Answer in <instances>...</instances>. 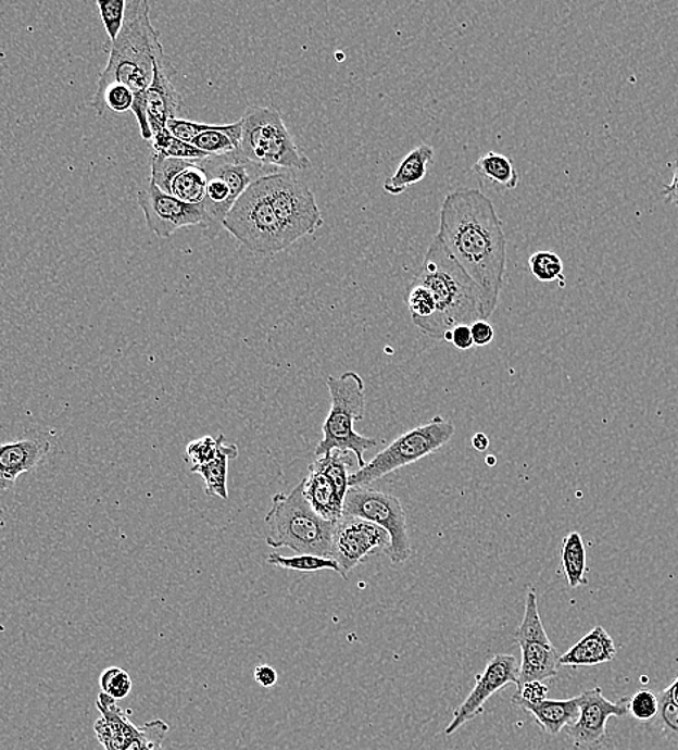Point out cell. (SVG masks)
<instances>
[{
	"instance_id": "44dd1931",
	"label": "cell",
	"mask_w": 678,
	"mask_h": 750,
	"mask_svg": "<svg viewBox=\"0 0 678 750\" xmlns=\"http://www.w3.org/2000/svg\"><path fill=\"white\" fill-rule=\"evenodd\" d=\"M435 150L429 145L422 143L412 150L400 163L394 174L386 179L385 191L390 196H402L409 187L419 184L425 179L427 166L434 161Z\"/></svg>"
},
{
	"instance_id": "9a60e30c",
	"label": "cell",
	"mask_w": 678,
	"mask_h": 750,
	"mask_svg": "<svg viewBox=\"0 0 678 750\" xmlns=\"http://www.w3.org/2000/svg\"><path fill=\"white\" fill-rule=\"evenodd\" d=\"M625 716L627 700L612 703L603 697L601 687H594L579 696V717L566 727L567 738L578 748L599 747L606 738L607 721Z\"/></svg>"
},
{
	"instance_id": "d4e9b609",
	"label": "cell",
	"mask_w": 678,
	"mask_h": 750,
	"mask_svg": "<svg viewBox=\"0 0 678 750\" xmlns=\"http://www.w3.org/2000/svg\"><path fill=\"white\" fill-rule=\"evenodd\" d=\"M240 142L241 122L239 121L233 125H213L210 130L202 132L200 136H197L191 145L209 157H223V154L239 152Z\"/></svg>"
},
{
	"instance_id": "f1b7e54d",
	"label": "cell",
	"mask_w": 678,
	"mask_h": 750,
	"mask_svg": "<svg viewBox=\"0 0 678 750\" xmlns=\"http://www.w3.org/2000/svg\"><path fill=\"white\" fill-rule=\"evenodd\" d=\"M151 142L153 154H158V157L188 159V161H201V159L209 158V154L201 152L200 149L192 147L191 143L183 142V140L175 138L168 129L153 135Z\"/></svg>"
},
{
	"instance_id": "8d00e7d4",
	"label": "cell",
	"mask_w": 678,
	"mask_h": 750,
	"mask_svg": "<svg viewBox=\"0 0 678 750\" xmlns=\"http://www.w3.org/2000/svg\"><path fill=\"white\" fill-rule=\"evenodd\" d=\"M549 687L543 682H528L517 687V692L513 697V704L526 709L528 705L541 703L548 700Z\"/></svg>"
},
{
	"instance_id": "7dc6e473",
	"label": "cell",
	"mask_w": 678,
	"mask_h": 750,
	"mask_svg": "<svg viewBox=\"0 0 678 750\" xmlns=\"http://www.w3.org/2000/svg\"><path fill=\"white\" fill-rule=\"evenodd\" d=\"M486 462L488 466H495L497 459L495 457H487Z\"/></svg>"
},
{
	"instance_id": "d590c367",
	"label": "cell",
	"mask_w": 678,
	"mask_h": 750,
	"mask_svg": "<svg viewBox=\"0 0 678 750\" xmlns=\"http://www.w3.org/2000/svg\"><path fill=\"white\" fill-rule=\"evenodd\" d=\"M660 710L657 722L668 738L678 739V704L673 701L668 688L658 696Z\"/></svg>"
},
{
	"instance_id": "3957f363",
	"label": "cell",
	"mask_w": 678,
	"mask_h": 750,
	"mask_svg": "<svg viewBox=\"0 0 678 750\" xmlns=\"http://www.w3.org/2000/svg\"><path fill=\"white\" fill-rule=\"evenodd\" d=\"M415 282L425 286L435 302V315L422 334L442 341L443 334L460 325L486 321L481 289L449 254L438 234L431 238Z\"/></svg>"
},
{
	"instance_id": "ee69618b",
	"label": "cell",
	"mask_w": 678,
	"mask_h": 750,
	"mask_svg": "<svg viewBox=\"0 0 678 750\" xmlns=\"http://www.w3.org/2000/svg\"><path fill=\"white\" fill-rule=\"evenodd\" d=\"M473 447L475 450H478V452H486V450L490 448V439H488L486 434L474 435Z\"/></svg>"
},
{
	"instance_id": "60d3db41",
	"label": "cell",
	"mask_w": 678,
	"mask_h": 750,
	"mask_svg": "<svg viewBox=\"0 0 678 750\" xmlns=\"http://www.w3.org/2000/svg\"><path fill=\"white\" fill-rule=\"evenodd\" d=\"M452 343L457 350L466 351L474 347L473 334H470V326L460 325L452 329Z\"/></svg>"
},
{
	"instance_id": "e0dca14e",
	"label": "cell",
	"mask_w": 678,
	"mask_h": 750,
	"mask_svg": "<svg viewBox=\"0 0 678 750\" xmlns=\"http://www.w3.org/2000/svg\"><path fill=\"white\" fill-rule=\"evenodd\" d=\"M166 57H161L155 63V75L147 92V116L149 127L153 135L166 129V123L171 118H178L180 104L179 92L172 84L168 70H166Z\"/></svg>"
},
{
	"instance_id": "8992f818",
	"label": "cell",
	"mask_w": 678,
	"mask_h": 750,
	"mask_svg": "<svg viewBox=\"0 0 678 750\" xmlns=\"http://www.w3.org/2000/svg\"><path fill=\"white\" fill-rule=\"evenodd\" d=\"M241 122L240 154L255 165L307 170L311 161L299 150L279 110L250 105Z\"/></svg>"
},
{
	"instance_id": "8fae6325",
	"label": "cell",
	"mask_w": 678,
	"mask_h": 750,
	"mask_svg": "<svg viewBox=\"0 0 678 750\" xmlns=\"http://www.w3.org/2000/svg\"><path fill=\"white\" fill-rule=\"evenodd\" d=\"M350 454L336 450L316 459L302 479L303 497L327 522L338 523L342 518L343 501L350 489Z\"/></svg>"
},
{
	"instance_id": "277c9868",
	"label": "cell",
	"mask_w": 678,
	"mask_h": 750,
	"mask_svg": "<svg viewBox=\"0 0 678 750\" xmlns=\"http://www.w3.org/2000/svg\"><path fill=\"white\" fill-rule=\"evenodd\" d=\"M264 523L268 527L266 542L272 549H290L298 554L334 559V534L337 523L316 514L303 497V484L292 492H277L272 498Z\"/></svg>"
},
{
	"instance_id": "484cf974",
	"label": "cell",
	"mask_w": 678,
	"mask_h": 750,
	"mask_svg": "<svg viewBox=\"0 0 678 750\" xmlns=\"http://www.w3.org/2000/svg\"><path fill=\"white\" fill-rule=\"evenodd\" d=\"M206 183L209 179L198 161H189L172 179L168 196L187 204L200 205L205 198Z\"/></svg>"
},
{
	"instance_id": "ffe728a7",
	"label": "cell",
	"mask_w": 678,
	"mask_h": 750,
	"mask_svg": "<svg viewBox=\"0 0 678 750\" xmlns=\"http://www.w3.org/2000/svg\"><path fill=\"white\" fill-rule=\"evenodd\" d=\"M522 663L518 670V686L528 682H544L556 677L561 667V655L553 643L519 642Z\"/></svg>"
},
{
	"instance_id": "cb8c5ba5",
	"label": "cell",
	"mask_w": 678,
	"mask_h": 750,
	"mask_svg": "<svg viewBox=\"0 0 678 750\" xmlns=\"http://www.w3.org/2000/svg\"><path fill=\"white\" fill-rule=\"evenodd\" d=\"M561 562L567 585H569L572 589L588 585L587 549H585V541L580 533L572 532L563 538Z\"/></svg>"
},
{
	"instance_id": "bcb514c9",
	"label": "cell",
	"mask_w": 678,
	"mask_h": 750,
	"mask_svg": "<svg viewBox=\"0 0 678 750\" xmlns=\"http://www.w3.org/2000/svg\"><path fill=\"white\" fill-rule=\"evenodd\" d=\"M452 330H447V333L443 334V341L452 342Z\"/></svg>"
},
{
	"instance_id": "9c48e42d",
	"label": "cell",
	"mask_w": 678,
	"mask_h": 750,
	"mask_svg": "<svg viewBox=\"0 0 678 750\" xmlns=\"http://www.w3.org/2000/svg\"><path fill=\"white\" fill-rule=\"evenodd\" d=\"M262 180L288 246L323 227L324 218L314 192L297 175L276 172L262 176Z\"/></svg>"
},
{
	"instance_id": "30bf717a",
	"label": "cell",
	"mask_w": 678,
	"mask_h": 750,
	"mask_svg": "<svg viewBox=\"0 0 678 750\" xmlns=\"http://www.w3.org/2000/svg\"><path fill=\"white\" fill-rule=\"evenodd\" d=\"M342 515L367 520L385 528L391 538L390 549L386 553L391 563L402 564L411 559L406 513L398 497L368 487H350L343 501Z\"/></svg>"
},
{
	"instance_id": "2e32d148",
	"label": "cell",
	"mask_w": 678,
	"mask_h": 750,
	"mask_svg": "<svg viewBox=\"0 0 678 750\" xmlns=\"http://www.w3.org/2000/svg\"><path fill=\"white\" fill-rule=\"evenodd\" d=\"M50 449L47 439H20L0 445V489H12L21 475L37 470Z\"/></svg>"
},
{
	"instance_id": "7c38bea8",
	"label": "cell",
	"mask_w": 678,
	"mask_h": 750,
	"mask_svg": "<svg viewBox=\"0 0 678 750\" xmlns=\"http://www.w3.org/2000/svg\"><path fill=\"white\" fill-rule=\"evenodd\" d=\"M390 545V534L380 525L342 515L334 534L332 558L338 563L339 575L348 579L350 572L367 555L387 553Z\"/></svg>"
},
{
	"instance_id": "74e56055",
	"label": "cell",
	"mask_w": 678,
	"mask_h": 750,
	"mask_svg": "<svg viewBox=\"0 0 678 750\" xmlns=\"http://www.w3.org/2000/svg\"><path fill=\"white\" fill-rule=\"evenodd\" d=\"M213 125H205V123H197L189 121H180V118H171L166 123V129L171 132L175 138L183 140V142L191 143L197 136L202 132L210 130Z\"/></svg>"
},
{
	"instance_id": "f35d334b",
	"label": "cell",
	"mask_w": 678,
	"mask_h": 750,
	"mask_svg": "<svg viewBox=\"0 0 678 750\" xmlns=\"http://www.w3.org/2000/svg\"><path fill=\"white\" fill-rule=\"evenodd\" d=\"M142 730L145 736L142 750H164L162 743H164L170 730V726L164 721L155 718V721L147 722L142 726Z\"/></svg>"
},
{
	"instance_id": "ac0fdd59",
	"label": "cell",
	"mask_w": 678,
	"mask_h": 750,
	"mask_svg": "<svg viewBox=\"0 0 678 750\" xmlns=\"http://www.w3.org/2000/svg\"><path fill=\"white\" fill-rule=\"evenodd\" d=\"M97 709L101 716L95 723V734L104 750H123L139 735L140 727L129 721L113 697L101 691Z\"/></svg>"
},
{
	"instance_id": "d6a6232c",
	"label": "cell",
	"mask_w": 678,
	"mask_h": 750,
	"mask_svg": "<svg viewBox=\"0 0 678 750\" xmlns=\"http://www.w3.org/2000/svg\"><path fill=\"white\" fill-rule=\"evenodd\" d=\"M628 714L640 722L654 721L658 716L660 699L654 691L640 690L627 701Z\"/></svg>"
},
{
	"instance_id": "5b68a950",
	"label": "cell",
	"mask_w": 678,
	"mask_h": 750,
	"mask_svg": "<svg viewBox=\"0 0 678 750\" xmlns=\"http://www.w3.org/2000/svg\"><path fill=\"white\" fill-rule=\"evenodd\" d=\"M327 387L331 392V410L323 425L324 438L315 448L316 457L332 452L354 453L360 467L367 465L364 453L377 448V440L356 434L354 423L363 421L365 413V384L361 375L346 372L339 377L329 375Z\"/></svg>"
},
{
	"instance_id": "4dcf8cb0",
	"label": "cell",
	"mask_w": 678,
	"mask_h": 750,
	"mask_svg": "<svg viewBox=\"0 0 678 750\" xmlns=\"http://www.w3.org/2000/svg\"><path fill=\"white\" fill-rule=\"evenodd\" d=\"M528 267L539 282H554L563 277V262L561 255L554 251H536L528 259Z\"/></svg>"
},
{
	"instance_id": "f546056e",
	"label": "cell",
	"mask_w": 678,
	"mask_h": 750,
	"mask_svg": "<svg viewBox=\"0 0 678 750\" xmlns=\"http://www.w3.org/2000/svg\"><path fill=\"white\" fill-rule=\"evenodd\" d=\"M267 563L271 566L288 568V571L312 573L319 571H334L339 573V566L336 560L319 558V555L312 554H297L292 558H285L279 553H272L267 558Z\"/></svg>"
},
{
	"instance_id": "7402d4cb",
	"label": "cell",
	"mask_w": 678,
	"mask_h": 750,
	"mask_svg": "<svg viewBox=\"0 0 678 750\" xmlns=\"http://www.w3.org/2000/svg\"><path fill=\"white\" fill-rule=\"evenodd\" d=\"M539 723L545 734L556 736L563 729L578 721L579 696L567 700H544L539 704L524 709Z\"/></svg>"
},
{
	"instance_id": "1f68e13d",
	"label": "cell",
	"mask_w": 678,
	"mask_h": 750,
	"mask_svg": "<svg viewBox=\"0 0 678 750\" xmlns=\"http://www.w3.org/2000/svg\"><path fill=\"white\" fill-rule=\"evenodd\" d=\"M97 7H99L105 33L109 35V42L116 41L125 24L126 0H97Z\"/></svg>"
},
{
	"instance_id": "6da1fadb",
	"label": "cell",
	"mask_w": 678,
	"mask_h": 750,
	"mask_svg": "<svg viewBox=\"0 0 678 750\" xmlns=\"http://www.w3.org/2000/svg\"><path fill=\"white\" fill-rule=\"evenodd\" d=\"M438 236L481 289L488 321L499 307L507 271V238L494 202L477 188L449 192L440 207Z\"/></svg>"
},
{
	"instance_id": "e575fe53",
	"label": "cell",
	"mask_w": 678,
	"mask_h": 750,
	"mask_svg": "<svg viewBox=\"0 0 678 750\" xmlns=\"http://www.w3.org/2000/svg\"><path fill=\"white\" fill-rule=\"evenodd\" d=\"M224 439H226L224 435H218L217 438L205 436V438L193 440L187 447L185 459H187L188 463H191V467L205 465V463L213 461L215 454H217L219 443Z\"/></svg>"
},
{
	"instance_id": "4316f807",
	"label": "cell",
	"mask_w": 678,
	"mask_h": 750,
	"mask_svg": "<svg viewBox=\"0 0 678 750\" xmlns=\"http://www.w3.org/2000/svg\"><path fill=\"white\" fill-rule=\"evenodd\" d=\"M473 170L481 178L500 185L501 188L508 189V191L518 187V172L515 170L513 161L504 154L488 152L475 162Z\"/></svg>"
},
{
	"instance_id": "b9f144b4",
	"label": "cell",
	"mask_w": 678,
	"mask_h": 750,
	"mask_svg": "<svg viewBox=\"0 0 678 750\" xmlns=\"http://www.w3.org/2000/svg\"><path fill=\"white\" fill-rule=\"evenodd\" d=\"M254 679L259 686L272 688L273 686H276L277 683L276 670L271 667V665H259V667H255L254 670Z\"/></svg>"
},
{
	"instance_id": "52a82bcc",
	"label": "cell",
	"mask_w": 678,
	"mask_h": 750,
	"mask_svg": "<svg viewBox=\"0 0 678 750\" xmlns=\"http://www.w3.org/2000/svg\"><path fill=\"white\" fill-rule=\"evenodd\" d=\"M455 430V426L442 416H435L426 425L413 427L377 453L367 465L351 474L350 487H368L400 467L438 452L452 439Z\"/></svg>"
},
{
	"instance_id": "d6986e66",
	"label": "cell",
	"mask_w": 678,
	"mask_h": 750,
	"mask_svg": "<svg viewBox=\"0 0 678 750\" xmlns=\"http://www.w3.org/2000/svg\"><path fill=\"white\" fill-rule=\"evenodd\" d=\"M616 655L614 639L602 626H597L575 643L566 654L561 655V665L570 667H592V665L610 663Z\"/></svg>"
},
{
	"instance_id": "ba28073f",
	"label": "cell",
	"mask_w": 678,
	"mask_h": 750,
	"mask_svg": "<svg viewBox=\"0 0 678 750\" xmlns=\"http://www.w3.org/2000/svg\"><path fill=\"white\" fill-rule=\"evenodd\" d=\"M222 225L254 253L272 255L289 247L268 202L262 176L241 193Z\"/></svg>"
},
{
	"instance_id": "f6af8a7d",
	"label": "cell",
	"mask_w": 678,
	"mask_h": 750,
	"mask_svg": "<svg viewBox=\"0 0 678 750\" xmlns=\"http://www.w3.org/2000/svg\"><path fill=\"white\" fill-rule=\"evenodd\" d=\"M668 691H670L673 701L678 704V675L675 682H673L671 686L668 687Z\"/></svg>"
},
{
	"instance_id": "5bb4252c",
	"label": "cell",
	"mask_w": 678,
	"mask_h": 750,
	"mask_svg": "<svg viewBox=\"0 0 678 750\" xmlns=\"http://www.w3.org/2000/svg\"><path fill=\"white\" fill-rule=\"evenodd\" d=\"M518 661L514 655L499 654L488 661L482 674L477 675V683L464 703L453 712L452 722L449 723L444 735L455 734L465 723L474 721L479 714L484 713V705L491 696H494L501 688L518 684Z\"/></svg>"
},
{
	"instance_id": "7a4b0ae2",
	"label": "cell",
	"mask_w": 678,
	"mask_h": 750,
	"mask_svg": "<svg viewBox=\"0 0 678 750\" xmlns=\"http://www.w3.org/2000/svg\"><path fill=\"white\" fill-rule=\"evenodd\" d=\"M109 52L108 65L97 83L96 95L112 84H122L135 97L134 112L140 134L152 140L147 116V92L155 75V63L164 57L161 35L151 22V7L147 0H127L125 24L116 41L104 47Z\"/></svg>"
},
{
	"instance_id": "ab89813d",
	"label": "cell",
	"mask_w": 678,
	"mask_h": 750,
	"mask_svg": "<svg viewBox=\"0 0 678 750\" xmlns=\"http://www.w3.org/2000/svg\"><path fill=\"white\" fill-rule=\"evenodd\" d=\"M470 334H473L474 346L477 347H486L494 341V328L488 321L475 322L470 325Z\"/></svg>"
},
{
	"instance_id": "836d02e7",
	"label": "cell",
	"mask_w": 678,
	"mask_h": 750,
	"mask_svg": "<svg viewBox=\"0 0 678 750\" xmlns=\"http://www.w3.org/2000/svg\"><path fill=\"white\" fill-rule=\"evenodd\" d=\"M100 687L104 695L122 700L130 695L131 678L123 668H108L100 675Z\"/></svg>"
},
{
	"instance_id": "603a6c76",
	"label": "cell",
	"mask_w": 678,
	"mask_h": 750,
	"mask_svg": "<svg viewBox=\"0 0 678 750\" xmlns=\"http://www.w3.org/2000/svg\"><path fill=\"white\" fill-rule=\"evenodd\" d=\"M239 457V448L235 443H227L226 439L219 443L217 454L205 465L193 466L191 472L202 476L205 480V493L209 497H219L228 500L227 478L228 463Z\"/></svg>"
},
{
	"instance_id": "7bdbcfd3",
	"label": "cell",
	"mask_w": 678,
	"mask_h": 750,
	"mask_svg": "<svg viewBox=\"0 0 678 750\" xmlns=\"http://www.w3.org/2000/svg\"><path fill=\"white\" fill-rule=\"evenodd\" d=\"M662 193L667 204L678 207V159L676 161L675 172H673L671 183L663 189Z\"/></svg>"
},
{
	"instance_id": "4fadbf2b",
	"label": "cell",
	"mask_w": 678,
	"mask_h": 750,
	"mask_svg": "<svg viewBox=\"0 0 678 750\" xmlns=\"http://www.w3.org/2000/svg\"><path fill=\"white\" fill-rule=\"evenodd\" d=\"M138 202L145 214L149 232L160 238L174 236L180 228L202 225L209 228V218L202 205L187 204L178 198L162 192L155 184H149L138 192Z\"/></svg>"
},
{
	"instance_id": "83f0119b",
	"label": "cell",
	"mask_w": 678,
	"mask_h": 750,
	"mask_svg": "<svg viewBox=\"0 0 678 750\" xmlns=\"http://www.w3.org/2000/svg\"><path fill=\"white\" fill-rule=\"evenodd\" d=\"M515 642H540L552 643L548 633H545L543 622L539 613V602H537L536 590L528 589L526 597V611L518 629L515 630Z\"/></svg>"
}]
</instances>
